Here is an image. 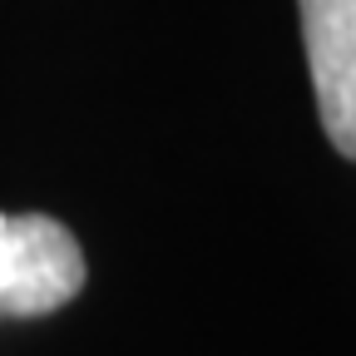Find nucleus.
Instances as JSON below:
<instances>
[{
	"label": "nucleus",
	"mask_w": 356,
	"mask_h": 356,
	"mask_svg": "<svg viewBox=\"0 0 356 356\" xmlns=\"http://www.w3.org/2000/svg\"><path fill=\"white\" fill-rule=\"evenodd\" d=\"M297 6L322 129L341 159H356V0H297Z\"/></svg>",
	"instance_id": "obj_2"
},
{
	"label": "nucleus",
	"mask_w": 356,
	"mask_h": 356,
	"mask_svg": "<svg viewBox=\"0 0 356 356\" xmlns=\"http://www.w3.org/2000/svg\"><path fill=\"white\" fill-rule=\"evenodd\" d=\"M84 287V252L50 213H0V317H50Z\"/></svg>",
	"instance_id": "obj_1"
}]
</instances>
